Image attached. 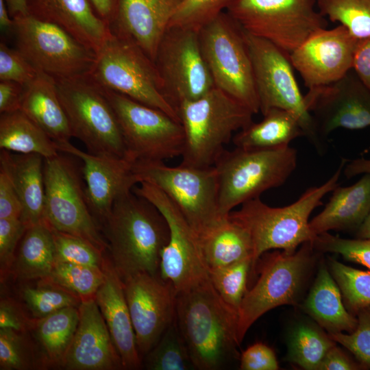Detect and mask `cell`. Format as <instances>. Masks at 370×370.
Wrapping results in <instances>:
<instances>
[{"label": "cell", "mask_w": 370, "mask_h": 370, "mask_svg": "<svg viewBox=\"0 0 370 370\" xmlns=\"http://www.w3.org/2000/svg\"><path fill=\"white\" fill-rule=\"evenodd\" d=\"M237 319L210 278L177 293L175 320L195 369H225L239 360Z\"/></svg>", "instance_id": "cell-1"}, {"label": "cell", "mask_w": 370, "mask_h": 370, "mask_svg": "<svg viewBox=\"0 0 370 370\" xmlns=\"http://www.w3.org/2000/svg\"><path fill=\"white\" fill-rule=\"evenodd\" d=\"M102 223L111 261L123 281L138 273L159 275L170 231L156 207L131 191L115 201Z\"/></svg>", "instance_id": "cell-2"}, {"label": "cell", "mask_w": 370, "mask_h": 370, "mask_svg": "<svg viewBox=\"0 0 370 370\" xmlns=\"http://www.w3.org/2000/svg\"><path fill=\"white\" fill-rule=\"evenodd\" d=\"M347 160H341L336 171L324 183L307 190L291 204L271 207L260 197L243 203L230 217L249 232L253 244L252 269L260 256L271 249L287 253L295 251L307 242H313L317 235L311 230L309 217L322 204L323 198L338 184Z\"/></svg>", "instance_id": "cell-3"}, {"label": "cell", "mask_w": 370, "mask_h": 370, "mask_svg": "<svg viewBox=\"0 0 370 370\" xmlns=\"http://www.w3.org/2000/svg\"><path fill=\"white\" fill-rule=\"evenodd\" d=\"M184 132L181 164L213 166L235 132L253 122L247 107L217 87L202 97L180 103L177 109Z\"/></svg>", "instance_id": "cell-4"}, {"label": "cell", "mask_w": 370, "mask_h": 370, "mask_svg": "<svg viewBox=\"0 0 370 370\" xmlns=\"http://www.w3.org/2000/svg\"><path fill=\"white\" fill-rule=\"evenodd\" d=\"M297 164V150L291 146L224 150L214 164L221 214L227 216L236 206L283 185Z\"/></svg>", "instance_id": "cell-5"}, {"label": "cell", "mask_w": 370, "mask_h": 370, "mask_svg": "<svg viewBox=\"0 0 370 370\" xmlns=\"http://www.w3.org/2000/svg\"><path fill=\"white\" fill-rule=\"evenodd\" d=\"M103 88L159 109L180 121L154 62L130 38L110 33L86 73Z\"/></svg>", "instance_id": "cell-6"}, {"label": "cell", "mask_w": 370, "mask_h": 370, "mask_svg": "<svg viewBox=\"0 0 370 370\" xmlns=\"http://www.w3.org/2000/svg\"><path fill=\"white\" fill-rule=\"evenodd\" d=\"M140 182L162 190L177 207L199 236L225 217L219 208L218 179L215 168H198L180 164L169 166L163 161L132 164Z\"/></svg>", "instance_id": "cell-7"}, {"label": "cell", "mask_w": 370, "mask_h": 370, "mask_svg": "<svg viewBox=\"0 0 370 370\" xmlns=\"http://www.w3.org/2000/svg\"><path fill=\"white\" fill-rule=\"evenodd\" d=\"M55 80L72 136L90 153L127 159L116 116L102 87L87 74Z\"/></svg>", "instance_id": "cell-8"}, {"label": "cell", "mask_w": 370, "mask_h": 370, "mask_svg": "<svg viewBox=\"0 0 370 370\" xmlns=\"http://www.w3.org/2000/svg\"><path fill=\"white\" fill-rule=\"evenodd\" d=\"M202 55L214 86L247 107L260 112L251 62L244 31L223 12L199 31Z\"/></svg>", "instance_id": "cell-9"}, {"label": "cell", "mask_w": 370, "mask_h": 370, "mask_svg": "<svg viewBox=\"0 0 370 370\" xmlns=\"http://www.w3.org/2000/svg\"><path fill=\"white\" fill-rule=\"evenodd\" d=\"M243 31L260 112L263 115L271 108H280L292 112L299 119L304 136L319 153H323L324 141L318 134L299 88L289 54L273 42Z\"/></svg>", "instance_id": "cell-10"}, {"label": "cell", "mask_w": 370, "mask_h": 370, "mask_svg": "<svg viewBox=\"0 0 370 370\" xmlns=\"http://www.w3.org/2000/svg\"><path fill=\"white\" fill-rule=\"evenodd\" d=\"M314 249L312 242H307L293 253L267 251L260 256L258 279L247 291L238 311L239 344L249 328L264 313L278 306L296 303L311 268Z\"/></svg>", "instance_id": "cell-11"}, {"label": "cell", "mask_w": 370, "mask_h": 370, "mask_svg": "<svg viewBox=\"0 0 370 370\" xmlns=\"http://www.w3.org/2000/svg\"><path fill=\"white\" fill-rule=\"evenodd\" d=\"M226 12L245 32L288 54L328 24L317 0H234Z\"/></svg>", "instance_id": "cell-12"}, {"label": "cell", "mask_w": 370, "mask_h": 370, "mask_svg": "<svg viewBox=\"0 0 370 370\" xmlns=\"http://www.w3.org/2000/svg\"><path fill=\"white\" fill-rule=\"evenodd\" d=\"M102 88L116 116L129 161L164 162L182 156L184 132L180 121L159 109Z\"/></svg>", "instance_id": "cell-13"}, {"label": "cell", "mask_w": 370, "mask_h": 370, "mask_svg": "<svg viewBox=\"0 0 370 370\" xmlns=\"http://www.w3.org/2000/svg\"><path fill=\"white\" fill-rule=\"evenodd\" d=\"M44 220L54 230L82 238L102 252L108 243L101 236L87 203L78 170L60 154L44 160Z\"/></svg>", "instance_id": "cell-14"}, {"label": "cell", "mask_w": 370, "mask_h": 370, "mask_svg": "<svg viewBox=\"0 0 370 370\" xmlns=\"http://www.w3.org/2000/svg\"><path fill=\"white\" fill-rule=\"evenodd\" d=\"M13 19L16 49L38 71L55 79L88 73L95 53L66 30L30 14Z\"/></svg>", "instance_id": "cell-15"}, {"label": "cell", "mask_w": 370, "mask_h": 370, "mask_svg": "<svg viewBox=\"0 0 370 370\" xmlns=\"http://www.w3.org/2000/svg\"><path fill=\"white\" fill-rule=\"evenodd\" d=\"M132 191L156 207L169 227V239L161 254V278L169 282L177 293L209 279L199 237L175 204L162 190L147 182H140Z\"/></svg>", "instance_id": "cell-16"}, {"label": "cell", "mask_w": 370, "mask_h": 370, "mask_svg": "<svg viewBox=\"0 0 370 370\" xmlns=\"http://www.w3.org/2000/svg\"><path fill=\"white\" fill-rule=\"evenodd\" d=\"M154 63L166 97L176 110L182 102L195 100L214 87L201 53L199 32L168 27L158 45Z\"/></svg>", "instance_id": "cell-17"}, {"label": "cell", "mask_w": 370, "mask_h": 370, "mask_svg": "<svg viewBox=\"0 0 370 370\" xmlns=\"http://www.w3.org/2000/svg\"><path fill=\"white\" fill-rule=\"evenodd\" d=\"M123 282L137 349L143 358L175 319L177 293L160 275L138 273Z\"/></svg>", "instance_id": "cell-18"}, {"label": "cell", "mask_w": 370, "mask_h": 370, "mask_svg": "<svg viewBox=\"0 0 370 370\" xmlns=\"http://www.w3.org/2000/svg\"><path fill=\"white\" fill-rule=\"evenodd\" d=\"M304 99L323 141L338 128L370 127V90L353 69L332 84L309 89Z\"/></svg>", "instance_id": "cell-19"}, {"label": "cell", "mask_w": 370, "mask_h": 370, "mask_svg": "<svg viewBox=\"0 0 370 370\" xmlns=\"http://www.w3.org/2000/svg\"><path fill=\"white\" fill-rule=\"evenodd\" d=\"M359 40L341 25L320 29L290 53L289 58L308 90L327 86L352 69Z\"/></svg>", "instance_id": "cell-20"}, {"label": "cell", "mask_w": 370, "mask_h": 370, "mask_svg": "<svg viewBox=\"0 0 370 370\" xmlns=\"http://www.w3.org/2000/svg\"><path fill=\"white\" fill-rule=\"evenodd\" d=\"M55 144L59 151L69 153L83 162L86 197L95 220L103 223L115 201L132 191L138 184L133 171V163L126 158L84 152L69 141Z\"/></svg>", "instance_id": "cell-21"}, {"label": "cell", "mask_w": 370, "mask_h": 370, "mask_svg": "<svg viewBox=\"0 0 370 370\" xmlns=\"http://www.w3.org/2000/svg\"><path fill=\"white\" fill-rule=\"evenodd\" d=\"M78 310V325L61 367L67 370L123 369L95 298L82 300Z\"/></svg>", "instance_id": "cell-22"}, {"label": "cell", "mask_w": 370, "mask_h": 370, "mask_svg": "<svg viewBox=\"0 0 370 370\" xmlns=\"http://www.w3.org/2000/svg\"><path fill=\"white\" fill-rule=\"evenodd\" d=\"M183 0H119L110 32L132 40L154 62L158 45Z\"/></svg>", "instance_id": "cell-23"}, {"label": "cell", "mask_w": 370, "mask_h": 370, "mask_svg": "<svg viewBox=\"0 0 370 370\" xmlns=\"http://www.w3.org/2000/svg\"><path fill=\"white\" fill-rule=\"evenodd\" d=\"M102 269L104 280L95 295V300L121 356L123 369H139L143 367V359L136 346L123 282L110 258L104 256Z\"/></svg>", "instance_id": "cell-24"}, {"label": "cell", "mask_w": 370, "mask_h": 370, "mask_svg": "<svg viewBox=\"0 0 370 370\" xmlns=\"http://www.w3.org/2000/svg\"><path fill=\"white\" fill-rule=\"evenodd\" d=\"M28 14L55 24L96 53L111 32L88 0H27Z\"/></svg>", "instance_id": "cell-25"}, {"label": "cell", "mask_w": 370, "mask_h": 370, "mask_svg": "<svg viewBox=\"0 0 370 370\" xmlns=\"http://www.w3.org/2000/svg\"><path fill=\"white\" fill-rule=\"evenodd\" d=\"M45 158L39 154H13L1 150L0 169L10 177L23 205L21 220L28 227L44 220Z\"/></svg>", "instance_id": "cell-26"}, {"label": "cell", "mask_w": 370, "mask_h": 370, "mask_svg": "<svg viewBox=\"0 0 370 370\" xmlns=\"http://www.w3.org/2000/svg\"><path fill=\"white\" fill-rule=\"evenodd\" d=\"M370 211V174L349 186L338 185L323 210L309 223L315 235L330 230H357Z\"/></svg>", "instance_id": "cell-27"}, {"label": "cell", "mask_w": 370, "mask_h": 370, "mask_svg": "<svg viewBox=\"0 0 370 370\" xmlns=\"http://www.w3.org/2000/svg\"><path fill=\"white\" fill-rule=\"evenodd\" d=\"M22 111L53 141H69L72 133L55 78L42 72L25 86Z\"/></svg>", "instance_id": "cell-28"}, {"label": "cell", "mask_w": 370, "mask_h": 370, "mask_svg": "<svg viewBox=\"0 0 370 370\" xmlns=\"http://www.w3.org/2000/svg\"><path fill=\"white\" fill-rule=\"evenodd\" d=\"M303 307L329 334L351 333L356 328L357 317L347 310L341 290L325 264H321Z\"/></svg>", "instance_id": "cell-29"}, {"label": "cell", "mask_w": 370, "mask_h": 370, "mask_svg": "<svg viewBox=\"0 0 370 370\" xmlns=\"http://www.w3.org/2000/svg\"><path fill=\"white\" fill-rule=\"evenodd\" d=\"M199 237L209 271L252 258L253 244L249 232L230 214Z\"/></svg>", "instance_id": "cell-30"}, {"label": "cell", "mask_w": 370, "mask_h": 370, "mask_svg": "<svg viewBox=\"0 0 370 370\" xmlns=\"http://www.w3.org/2000/svg\"><path fill=\"white\" fill-rule=\"evenodd\" d=\"M55 262L52 230L43 220L27 228L10 272L20 280H43L50 275Z\"/></svg>", "instance_id": "cell-31"}, {"label": "cell", "mask_w": 370, "mask_h": 370, "mask_svg": "<svg viewBox=\"0 0 370 370\" xmlns=\"http://www.w3.org/2000/svg\"><path fill=\"white\" fill-rule=\"evenodd\" d=\"M263 119L252 122L237 132L232 141L242 149H275L290 146L295 138L304 136L299 119L292 112L271 108L263 114Z\"/></svg>", "instance_id": "cell-32"}, {"label": "cell", "mask_w": 370, "mask_h": 370, "mask_svg": "<svg viewBox=\"0 0 370 370\" xmlns=\"http://www.w3.org/2000/svg\"><path fill=\"white\" fill-rule=\"evenodd\" d=\"M79 321L78 307L64 308L40 319L34 318L29 331L45 367H61Z\"/></svg>", "instance_id": "cell-33"}, {"label": "cell", "mask_w": 370, "mask_h": 370, "mask_svg": "<svg viewBox=\"0 0 370 370\" xmlns=\"http://www.w3.org/2000/svg\"><path fill=\"white\" fill-rule=\"evenodd\" d=\"M0 148L21 154L36 153L45 159L59 153L55 142L21 110L1 113Z\"/></svg>", "instance_id": "cell-34"}, {"label": "cell", "mask_w": 370, "mask_h": 370, "mask_svg": "<svg viewBox=\"0 0 370 370\" xmlns=\"http://www.w3.org/2000/svg\"><path fill=\"white\" fill-rule=\"evenodd\" d=\"M336 342L321 330L310 324H299L292 331L287 360L307 370H319L328 352Z\"/></svg>", "instance_id": "cell-35"}, {"label": "cell", "mask_w": 370, "mask_h": 370, "mask_svg": "<svg viewBox=\"0 0 370 370\" xmlns=\"http://www.w3.org/2000/svg\"><path fill=\"white\" fill-rule=\"evenodd\" d=\"M143 367L148 370L195 369L175 319L143 357Z\"/></svg>", "instance_id": "cell-36"}, {"label": "cell", "mask_w": 370, "mask_h": 370, "mask_svg": "<svg viewBox=\"0 0 370 370\" xmlns=\"http://www.w3.org/2000/svg\"><path fill=\"white\" fill-rule=\"evenodd\" d=\"M28 333L0 328L1 370H29L45 367L39 349Z\"/></svg>", "instance_id": "cell-37"}, {"label": "cell", "mask_w": 370, "mask_h": 370, "mask_svg": "<svg viewBox=\"0 0 370 370\" xmlns=\"http://www.w3.org/2000/svg\"><path fill=\"white\" fill-rule=\"evenodd\" d=\"M103 280L102 267L56 261L50 275L42 280L62 287L83 300L94 297Z\"/></svg>", "instance_id": "cell-38"}, {"label": "cell", "mask_w": 370, "mask_h": 370, "mask_svg": "<svg viewBox=\"0 0 370 370\" xmlns=\"http://www.w3.org/2000/svg\"><path fill=\"white\" fill-rule=\"evenodd\" d=\"M319 12L358 39L370 38V0H317Z\"/></svg>", "instance_id": "cell-39"}, {"label": "cell", "mask_w": 370, "mask_h": 370, "mask_svg": "<svg viewBox=\"0 0 370 370\" xmlns=\"http://www.w3.org/2000/svg\"><path fill=\"white\" fill-rule=\"evenodd\" d=\"M329 266L350 313L356 316L359 310L370 306V271L354 269L334 259L329 260Z\"/></svg>", "instance_id": "cell-40"}, {"label": "cell", "mask_w": 370, "mask_h": 370, "mask_svg": "<svg viewBox=\"0 0 370 370\" xmlns=\"http://www.w3.org/2000/svg\"><path fill=\"white\" fill-rule=\"evenodd\" d=\"M21 296L34 318L40 319L67 307H78L82 299L73 293L40 280L38 286H26Z\"/></svg>", "instance_id": "cell-41"}, {"label": "cell", "mask_w": 370, "mask_h": 370, "mask_svg": "<svg viewBox=\"0 0 370 370\" xmlns=\"http://www.w3.org/2000/svg\"><path fill=\"white\" fill-rule=\"evenodd\" d=\"M251 269L252 258L248 257L230 265L209 271L213 287L221 298L237 313L247 291V278Z\"/></svg>", "instance_id": "cell-42"}, {"label": "cell", "mask_w": 370, "mask_h": 370, "mask_svg": "<svg viewBox=\"0 0 370 370\" xmlns=\"http://www.w3.org/2000/svg\"><path fill=\"white\" fill-rule=\"evenodd\" d=\"M234 0H183L173 16L169 27L199 32L214 20Z\"/></svg>", "instance_id": "cell-43"}, {"label": "cell", "mask_w": 370, "mask_h": 370, "mask_svg": "<svg viewBox=\"0 0 370 370\" xmlns=\"http://www.w3.org/2000/svg\"><path fill=\"white\" fill-rule=\"evenodd\" d=\"M56 261L101 267L104 256L88 241L51 228Z\"/></svg>", "instance_id": "cell-44"}, {"label": "cell", "mask_w": 370, "mask_h": 370, "mask_svg": "<svg viewBox=\"0 0 370 370\" xmlns=\"http://www.w3.org/2000/svg\"><path fill=\"white\" fill-rule=\"evenodd\" d=\"M312 244L318 251L338 254L370 269V239L344 238L325 232L317 235Z\"/></svg>", "instance_id": "cell-45"}, {"label": "cell", "mask_w": 370, "mask_h": 370, "mask_svg": "<svg viewBox=\"0 0 370 370\" xmlns=\"http://www.w3.org/2000/svg\"><path fill=\"white\" fill-rule=\"evenodd\" d=\"M356 316L357 325L352 332L329 334L350 351L365 369H370V306L361 309Z\"/></svg>", "instance_id": "cell-46"}, {"label": "cell", "mask_w": 370, "mask_h": 370, "mask_svg": "<svg viewBox=\"0 0 370 370\" xmlns=\"http://www.w3.org/2000/svg\"><path fill=\"white\" fill-rule=\"evenodd\" d=\"M38 71L16 49L0 42V81H12L24 86L32 82Z\"/></svg>", "instance_id": "cell-47"}, {"label": "cell", "mask_w": 370, "mask_h": 370, "mask_svg": "<svg viewBox=\"0 0 370 370\" xmlns=\"http://www.w3.org/2000/svg\"><path fill=\"white\" fill-rule=\"evenodd\" d=\"M27 226L21 219H0V269L1 279L4 280L15 258L19 242Z\"/></svg>", "instance_id": "cell-48"}, {"label": "cell", "mask_w": 370, "mask_h": 370, "mask_svg": "<svg viewBox=\"0 0 370 370\" xmlns=\"http://www.w3.org/2000/svg\"><path fill=\"white\" fill-rule=\"evenodd\" d=\"M242 370H277L278 362L274 351L266 344L258 342L249 346L240 355Z\"/></svg>", "instance_id": "cell-49"}, {"label": "cell", "mask_w": 370, "mask_h": 370, "mask_svg": "<svg viewBox=\"0 0 370 370\" xmlns=\"http://www.w3.org/2000/svg\"><path fill=\"white\" fill-rule=\"evenodd\" d=\"M34 318L30 319L23 307L11 297H3L0 302V328L12 329L19 332H29Z\"/></svg>", "instance_id": "cell-50"}, {"label": "cell", "mask_w": 370, "mask_h": 370, "mask_svg": "<svg viewBox=\"0 0 370 370\" xmlns=\"http://www.w3.org/2000/svg\"><path fill=\"white\" fill-rule=\"evenodd\" d=\"M23 205L6 172L0 169V219H21Z\"/></svg>", "instance_id": "cell-51"}, {"label": "cell", "mask_w": 370, "mask_h": 370, "mask_svg": "<svg viewBox=\"0 0 370 370\" xmlns=\"http://www.w3.org/2000/svg\"><path fill=\"white\" fill-rule=\"evenodd\" d=\"M25 86L12 81H0V113L20 110Z\"/></svg>", "instance_id": "cell-52"}, {"label": "cell", "mask_w": 370, "mask_h": 370, "mask_svg": "<svg viewBox=\"0 0 370 370\" xmlns=\"http://www.w3.org/2000/svg\"><path fill=\"white\" fill-rule=\"evenodd\" d=\"M352 69L370 90V38L358 40L354 56Z\"/></svg>", "instance_id": "cell-53"}, {"label": "cell", "mask_w": 370, "mask_h": 370, "mask_svg": "<svg viewBox=\"0 0 370 370\" xmlns=\"http://www.w3.org/2000/svg\"><path fill=\"white\" fill-rule=\"evenodd\" d=\"M365 369L359 362H356L348 357L336 345L326 354L319 370H358Z\"/></svg>", "instance_id": "cell-54"}, {"label": "cell", "mask_w": 370, "mask_h": 370, "mask_svg": "<svg viewBox=\"0 0 370 370\" xmlns=\"http://www.w3.org/2000/svg\"><path fill=\"white\" fill-rule=\"evenodd\" d=\"M97 15L110 27L113 21L119 0H88Z\"/></svg>", "instance_id": "cell-55"}, {"label": "cell", "mask_w": 370, "mask_h": 370, "mask_svg": "<svg viewBox=\"0 0 370 370\" xmlns=\"http://www.w3.org/2000/svg\"><path fill=\"white\" fill-rule=\"evenodd\" d=\"M343 173L347 179L359 175L370 174V158L361 157L351 160H347Z\"/></svg>", "instance_id": "cell-56"}, {"label": "cell", "mask_w": 370, "mask_h": 370, "mask_svg": "<svg viewBox=\"0 0 370 370\" xmlns=\"http://www.w3.org/2000/svg\"><path fill=\"white\" fill-rule=\"evenodd\" d=\"M0 28L4 36H14V21L9 13L5 0H0Z\"/></svg>", "instance_id": "cell-57"}, {"label": "cell", "mask_w": 370, "mask_h": 370, "mask_svg": "<svg viewBox=\"0 0 370 370\" xmlns=\"http://www.w3.org/2000/svg\"><path fill=\"white\" fill-rule=\"evenodd\" d=\"M12 18L28 14L27 0H5Z\"/></svg>", "instance_id": "cell-58"}, {"label": "cell", "mask_w": 370, "mask_h": 370, "mask_svg": "<svg viewBox=\"0 0 370 370\" xmlns=\"http://www.w3.org/2000/svg\"><path fill=\"white\" fill-rule=\"evenodd\" d=\"M356 236L357 238L370 239V211L356 230Z\"/></svg>", "instance_id": "cell-59"}]
</instances>
